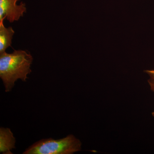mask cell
Instances as JSON below:
<instances>
[{
	"label": "cell",
	"instance_id": "cell-2",
	"mask_svg": "<svg viewBox=\"0 0 154 154\" xmlns=\"http://www.w3.org/2000/svg\"><path fill=\"white\" fill-rule=\"evenodd\" d=\"M82 143L73 135L59 140L45 139L35 143L24 154H72L81 150Z\"/></svg>",
	"mask_w": 154,
	"mask_h": 154
},
{
	"label": "cell",
	"instance_id": "cell-3",
	"mask_svg": "<svg viewBox=\"0 0 154 154\" xmlns=\"http://www.w3.org/2000/svg\"><path fill=\"white\" fill-rule=\"evenodd\" d=\"M20 0H0V23L6 19L12 23L18 21L26 13L27 8L25 3L17 4Z\"/></svg>",
	"mask_w": 154,
	"mask_h": 154
},
{
	"label": "cell",
	"instance_id": "cell-7",
	"mask_svg": "<svg viewBox=\"0 0 154 154\" xmlns=\"http://www.w3.org/2000/svg\"><path fill=\"white\" fill-rule=\"evenodd\" d=\"M152 115L154 117V111L152 113Z\"/></svg>",
	"mask_w": 154,
	"mask_h": 154
},
{
	"label": "cell",
	"instance_id": "cell-4",
	"mask_svg": "<svg viewBox=\"0 0 154 154\" xmlns=\"http://www.w3.org/2000/svg\"><path fill=\"white\" fill-rule=\"evenodd\" d=\"M16 138L8 128H0V152L1 153L12 154L11 150L16 148Z\"/></svg>",
	"mask_w": 154,
	"mask_h": 154
},
{
	"label": "cell",
	"instance_id": "cell-6",
	"mask_svg": "<svg viewBox=\"0 0 154 154\" xmlns=\"http://www.w3.org/2000/svg\"><path fill=\"white\" fill-rule=\"evenodd\" d=\"M145 72L149 75V79L148 81L151 90L154 93V70H147Z\"/></svg>",
	"mask_w": 154,
	"mask_h": 154
},
{
	"label": "cell",
	"instance_id": "cell-5",
	"mask_svg": "<svg viewBox=\"0 0 154 154\" xmlns=\"http://www.w3.org/2000/svg\"><path fill=\"white\" fill-rule=\"evenodd\" d=\"M14 34L12 27L6 28L3 22L0 23V54L6 52V50L11 46Z\"/></svg>",
	"mask_w": 154,
	"mask_h": 154
},
{
	"label": "cell",
	"instance_id": "cell-1",
	"mask_svg": "<svg viewBox=\"0 0 154 154\" xmlns=\"http://www.w3.org/2000/svg\"><path fill=\"white\" fill-rule=\"evenodd\" d=\"M33 58L29 53L23 50H15L11 54L5 52L0 54V77L6 92L14 88L17 80L26 82L30 73V66Z\"/></svg>",
	"mask_w": 154,
	"mask_h": 154
}]
</instances>
